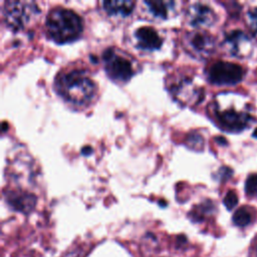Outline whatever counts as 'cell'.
I'll list each match as a JSON object with an SVG mask.
<instances>
[{"label":"cell","instance_id":"6da1fadb","mask_svg":"<svg viewBox=\"0 0 257 257\" xmlns=\"http://www.w3.org/2000/svg\"><path fill=\"white\" fill-rule=\"evenodd\" d=\"M57 92L68 102L87 104L95 93V85L84 70L73 69L60 73L55 81Z\"/></svg>","mask_w":257,"mask_h":257},{"label":"cell","instance_id":"7a4b0ae2","mask_svg":"<svg viewBox=\"0 0 257 257\" xmlns=\"http://www.w3.org/2000/svg\"><path fill=\"white\" fill-rule=\"evenodd\" d=\"M48 36L57 43H66L77 39L83 29L81 18L72 10L54 8L45 20Z\"/></svg>","mask_w":257,"mask_h":257},{"label":"cell","instance_id":"3957f363","mask_svg":"<svg viewBox=\"0 0 257 257\" xmlns=\"http://www.w3.org/2000/svg\"><path fill=\"white\" fill-rule=\"evenodd\" d=\"M234 94L221 93L216 97L215 114L224 130L231 132H240L250 122L251 116L247 111L238 109L233 105Z\"/></svg>","mask_w":257,"mask_h":257},{"label":"cell","instance_id":"277c9868","mask_svg":"<svg viewBox=\"0 0 257 257\" xmlns=\"http://www.w3.org/2000/svg\"><path fill=\"white\" fill-rule=\"evenodd\" d=\"M104 70L108 77L117 82H125L135 74L131 58L113 48H107L102 53Z\"/></svg>","mask_w":257,"mask_h":257},{"label":"cell","instance_id":"5b68a950","mask_svg":"<svg viewBox=\"0 0 257 257\" xmlns=\"http://www.w3.org/2000/svg\"><path fill=\"white\" fill-rule=\"evenodd\" d=\"M38 12L36 4L31 1H7L3 17L7 27L13 31L23 29Z\"/></svg>","mask_w":257,"mask_h":257},{"label":"cell","instance_id":"8992f818","mask_svg":"<svg viewBox=\"0 0 257 257\" xmlns=\"http://www.w3.org/2000/svg\"><path fill=\"white\" fill-rule=\"evenodd\" d=\"M168 89L182 105H195L203 98V89L188 75H179L170 80Z\"/></svg>","mask_w":257,"mask_h":257},{"label":"cell","instance_id":"52a82bcc","mask_svg":"<svg viewBox=\"0 0 257 257\" xmlns=\"http://www.w3.org/2000/svg\"><path fill=\"white\" fill-rule=\"evenodd\" d=\"M185 50L194 57L207 58L215 49V39L203 31L188 32L183 39Z\"/></svg>","mask_w":257,"mask_h":257},{"label":"cell","instance_id":"ba28073f","mask_svg":"<svg viewBox=\"0 0 257 257\" xmlns=\"http://www.w3.org/2000/svg\"><path fill=\"white\" fill-rule=\"evenodd\" d=\"M243 75L244 71L240 65L226 61H217L208 70L209 80L220 85L236 84L243 78Z\"/></svg>","mask_w":257,"mask_h":257},{"label":"cell","instance_id":"9c48e42d","mask_svg":"<svg viewBox=\"0 0 257 257\" xmlns=\"http://www.w3.org/2000/svg\"><path fill=\"white\" fill-rule=\"evenodd\" d=\"M186 21L195 28H208L216 21V15L209 6L202 3H194L186 11Z\"/></svg>","mask_w":257,"mask_h":257},{"label":"cell","instance_id":"30bf717a","mask_svg":"<svg viewBox=\"0 0 257 257\" xmlns=\"http://www.w3.org/2000/svg\"><path fill=\"white\" fill-rule=\"evenodd\" d=\"M223 46L230 55L244 57L251 51V39L243 31L234 30L226 36Z\"/></svg>","mask_w":257,"mask_h":257},{"label":"cell","instance_id":"8fae6325","mask_svg":"<svg viewBox=\"0 0 257 257\" xmlns=\"http://www.w3.org/2000/svg\"><path fill=\"white\" fill-rule=\"evenodd\" d=\"M136 45L144 50H156L161 47L163 39L158 31L150 26H142L135 31Z\"/></svg>","mask_w":257,"mask_h":257},{"label":"cell","instance_id":"7c38bea8","mask_svg":"<svg viewBox=\"0 0 257 257\" xmlns=\"http://www.w3.org/2000/svg\"><path fill=\"white\" fill-rule=\"evenodd\" d=\"M6 201L12 209L29 213L36 204V197L23 191H9L6 193Z\"/></svg>","mask_w":257,"mask_h":257},{"label":"cell","instance_id":"4fadbf2b","mask_svg":"<svg viewBox=\"0 0 257 257\" xmlns=\"http://www.w3.org/2000/svg\"><path fill=\"white\" fill-rule=\"evenodd\" d=\"M104 11L111 16H128L135 7V2L130 0H110L102 3Z\"/></svg>","mask_w":257,"mask_h":257},{"label":"cell","instance_id":"5bb4252c","mask_svg":"<svg viewBox=\"0 0 257 257\" xmlns=\"http://www.w3.org/2000/svg\"><path fill=\"white\" fill-rule=\"evenodd\" d=\"M144 5L147 6L150 14L155 18L166 19L171 16L173 11L175 10L176 3L174 1H145Z\"/></svg>","mask_w":257,"mask_h":257},{"label":"cell","instance_id":"9a60e30c","mask_svg":"<svg viewBox=\"0 0 257 257\" xmlns=\"http://www.w3.org/2000/svg\"><path fill=\"white\" fill-rule=\"evenodd\" d=\"M251 220H252L251 213L244 207L238 209L233 215V222L235 225L239 227L247 226L248 224L251 223Z\"/></svg>","mask_w":257,"mask_h":257},{"label":"cell","instance_id":"2e32d148","mask_svg":"<svg viewBox=\"0 0 257 257\" xmlns=\"http://www.w3.org/2000/svg\"><path fill=\"white\" fill-rule=\"evenodd\" d=\"M187 144L188 146L195 150V151H200L203 149V146H204V141H203V138L202 136H200L199 134L197 133H192L191 135L188 136L187 138Z\"/></svg>","mask_w":257,"mask_h":257},{"label":"cell","instance_id":"e0dca14e","mask_svg":"<svg viewBox=\"0 0 257 257\" xmlns=\"http://www.w3.org/2000/svg\"><path fill=\"white\" fill-rule=\"evenodd\" d=\"M245 191L248 196L257 195V174L250 175L245 183Z\"/></svg>","mask_w":257,"mask_h":257},{"label":"cell","instance_id":"ac0fdd59","mask_svg":"<svg viewBox=\"0 0 257 257\" xmlns=\"http://www.w3.org/2000/svg\"><path fill=\"white\" fill-rule=\"evenodd\" d=\"M223 203L225 205V207L228 209V210H232L238 203V198H237V195L235 194V192L233 191H229L226 196L224 197V200H223Z\"/></svg>","mask_w":257,"mask_h":257},{"label":"cell","instance_id":"d6986e66","mask_svg":"<svg viewBox=\"0 0 257 257\" xmlns=\"http://www.w3.org/2000/svg\"><path fill=\"white\" fill-rule=\"evenodd\" d=\"M249 19H250L252 28L257 32V7L252 9L249 12Z\"/></svg>","mask_w":257,"mask_h":257},{"label":"cell","instance_id":"ffe728a7","mask_svg":"<svg viewBox=\"0 0 257 257\" xmlns=\"http://www.w3.org/2000/svg\"><path fill=\"white\" fill-rule=\"evenodd\" d=\"M91 152H92V150H91L90 147H83V148L81 149L82 155H89Z\"/></svg>","mask_w":257,"mask_h":257},{"label":"cell","instance_id":"44dd1931","mask_svg":"<svg viewBox=\"0 0 257 257\" xmlns=\"http://www.w3.org/2000/svg\"><path fill=\"white\" fill-rule=\"evenodd\" d=\"M253 137L254 138H256L257 139V128L254 131V133H253Z\"/></svg>","mask_w":257,"mask_h":257},{"label":"cell","instance_id":"7402d4cb","mask_svg":"<svg viewBox=\"0 0 257 257\" xmlns=\"http://www.w3.org/2000/svg\"><path fill=\"white\" fill-rule=\"evenodd\" d=\"M255 254H256V257H257V246L255 247Z\"/></svg>","mask_w":257,"mask_h":257}]
</instances>
